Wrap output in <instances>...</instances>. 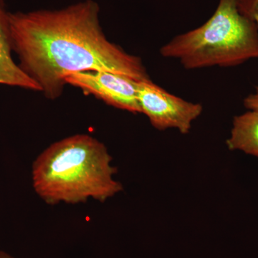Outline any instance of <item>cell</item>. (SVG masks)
Wrapping results in <instances>:
<instances>
[{
	"label": "cell",
	"mask_w": 258,
	"mask_h": 258,
	"mask_svg": "<svg viewBox=\"0 0 258 258\" xmlns=\"http://www.w3.org/2000/svg\"><path fill=\"white\" fill-rule=\"evenodd\" d=\"M226 144L230 150L258 158V111L248 110L235 116Z\"/></svg>",
	"instance_id": "cell-7"
},
{
	"label": "cell",
	"mask_w": 258,
	"mask_h": 258,
	"mask_svg": "<svg viewBox=\"0 0 258 258\" xmlns=\"http://www.w3.org/2000/svg\"><path fill=\"white\" fill-rule=\"evenodd\" d=\"M241 14L253 22L258 28V0H237Z\"/></svg>",
	"instance_id": "cell-8"
},
{
	"label": "cell",
	"mask_w": 258,
	"mask_h": 258,
	"mask_svg": "<svg viewBox=\"0 0 258 258\" xmlns=\"http://www.w3.org/2000/svg\"><path fill=\"white\" fill-rule=\"evenodd\" d=\"M0 258H13L11 255L4 252H0Z\"/></svg>",
	"instance_id": "cell-10"
},
{
	"label": "cell",
	"mask_w": 258,
	"mask_h": 258,
	"mask_svg": "<svg viewBox=\"0 0 258 258\" xmlns=\"http://www.w3.org/2000/svg\"><path fill=\"white\" fill-rule=\"evenodd\" d=\"M99 10L96 3L86 0L62 10L9 13L19 66L47 98L60 96L64 79L72 73L107 71L137 81L151 80L140 57L105 36Z\"/></svg>",
	"instance_id": "cell-1"
},
{
	"label": "cell",
	"mask_w": 258,
	"mask_h": 258,
	"mask_svg": "<svg viewBox=\"0 0 258 258\" xmlns=\"http://www.w3.org/2000/svg\"><path fill=\"white\" fill-rule=\"evenodd\" d=\"M9 13L0 0V84L41 91V88L15 63L12 57Z\"/></svg>",
	"instance_id": "cell-6"
},
{
	"label": "cell",
	"mask_w": 258,
	"mask_h": 258,
	"mask_svg": "<svg viewBox=\"0 0 258 258\" xmlns=\"http://www.w3.org/2000/svg\"><path fill=\"white\" fill-rule=\"evenodd\" d=\"M64 82L118 109L142 113L137 95L139 81L128 76L107 71H81L68 75Z\"/></svg>",
	"instance_id": "cell-5"
},
{
	"label": "cell",
	"mask_w": 258,
	"mask_h": 258,
	"mask_svg": "<svg viewBox=\"0 0 258 258\" xmlns=\"http://www.w3.org/2000/svg\"><path fill=\"white\" fill-rule=\"evenodd\" d=\"M115 174L106 146L91 136L77 134L52 144L37 157L32 186L49 205L90 199L103 203L123 189Z\"/></svg>",
	"instance_id": "cell-2"
},
{
	"label": "cell",
	"mask_w": 258,
	"mask_h": 258,
	"mask_svg": "<svg viewBox=\"0 0 258 258\" xmlns=\"http://www.w3.org/2000/svg\"><path fill=\"white\" fill-rule=\"evenodd\" d=\"M243 103L247 110L258 111V86L255 87L253 93L244 98Z\"/></svg>",
	"instance_id": "cell-9"
},
{
	"label": "cell",
	"mask_w": 258,
	"mask_h": 258,
	"mask_svg": "<svg viewBox=\"0 0 258 258\" xmlns=\"http://www.w3.org/2000/svg\"><path fill=\"white\" fill-rule=\"evenodd\" d=\"M160 54L187 70L235 67L258 59V28L241 14L237 0H219L208 21L176 35L161 47Z\"/></svg>",
	"instance_id": "cell-3"
},
{
	"label": "cell",
	"mask_w": 258,
	"mask_h": 258,
	"mask_svg": "<svg viewBox=\"0 0 258 258\" xmlns=\"http://www.w3.org/2000/svg\"><path fill=\"white\" fill-rule=\"evenodd\" d=\"M137 95L142 113L159 131L174 128L188 134L203 113V105L174 96L151 80L139 81Z\"/></svg>",
	"instance_id": "cell-4"
}]
</instances>
